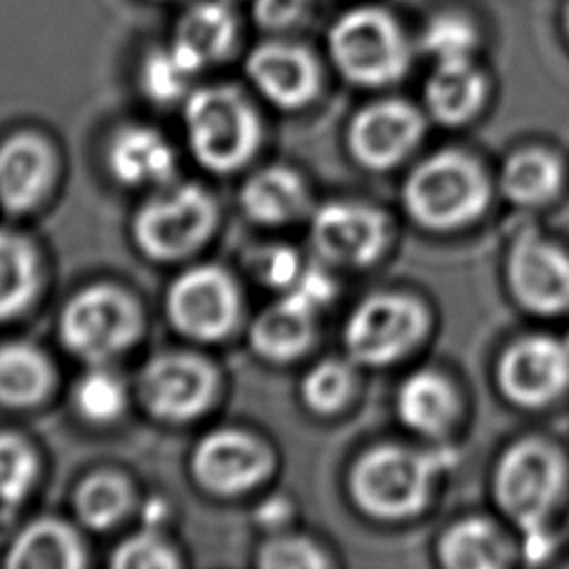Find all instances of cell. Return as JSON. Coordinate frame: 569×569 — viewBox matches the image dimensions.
<instances>
[{"label":"cell","instance_id":"52a82bcc","mask_svg":"<svg viewBox=\"0 0 569 569\" xmlns=\"http://www.w3.org/2000/svg\"><path fill=\"white\" fill-rule=\"evenodd\" d=\"M136 391L149 416L182 425L200 418L211 407L218 391V373L198 353L162 351L140 367Z\"/></svg>","mask_w":569,"mask_h":569},{"label":"cell","instance_id":"ffe728a7","mask_svg":"<svg viewBox=\"0 0 569 569\" xmlns=\"http://www.w3.org/2000/svg\"><path fill=\"white\" fill-rule=\"evenodd\" d=\"M316 309L282 293L251 322L249 345L269 362H289L302 356L316 336Z\"/></svg>","mask_w":569,"mask_h":569},{"label":"cell","instance_id":"44dd1931","mask_svg":"<svg viewBox=\"0 0 569 569\" xmlns=\"http://www.w3.org/2000/svg\"><path fill=\"white\" fill-rule=\"evenodd\" d=\"M240 204L249 220L264 227H280L307 213L309 191L300 173L282 164H271L244 180Z\"/></svg>","mask_w":569,"mask_h":569},{"label":"cell","instance_id":"74e56055","mask_svg":"<svg viewBox=\"0 0 569 569\" xmlns=\"http://www.w3.org/2000/svg\"><path fill=\"white\" fill-rule=\"evenodd\" d=\"M333 291H336V287H333V280L329 278V273L318 264H309L302 269L298 280L284 293L302 300L305 305H309L318 311L333 298Z\"/></svg>","mask_w":569,"mask_h":569},{"label":"cell","instance_id":"60d3db41","mask_svg":"<svg viewBox=\"0 0 569 569\" xmlns=\"http://www.w3.org/2000/svg\"><path fill=\"white\" fill-rule=\"evenodd\" d=\"M565 29H567V36H569V2L565 7Z\"/></svg>","mask_w":569,"mask_h":569},{"label":"cell","instance_id":"7402d4cb","mask_svg":"<svg viewBox=\"0 0 569 569\" xmlns=\"http://www.w3.org/2000/svg\"><path fill=\"white\" fill-rule=\"evenodd\" d=\"M84 562L82 538L60 518H38L22 527L4 558L11 569H80Z\"/></svg>","mask_w":569,"mask_h":569},{"label":"cell","instance_id":"9c48e42d","mask_svg":"<svg viewBox=\"0 0 569 569\" xmlns=\"http://www.w3.org/2000/svg\"><path fill=\"white\" fill-rule=\"evenodd\" d=\"M562 482L560 456L545 442L522 440L507 449L498 462L496 500L522 531H531L545 527Z\"/></svg>","mask_w":569,"mask_h":569},{"label":"cell","instance_id":"2e32d148","mask_svg":"<svg viewBox=\"0 0 569 569\" xmlns=\"http://www.w3.org/2000/svg\"><path fill=\"white\" fill-rule=\"evenodd\" d=\"M509 282L531 311L558 313L569 307V258L558 247L525 233L509 253Z\"/></svg>","mask_w":569,"mask_h":569},{"label":"cell","instance_id":"e575fe53","mask_svg":"<svg viewBox=\"0 0 569 569\" xmlns=\"http://www.w3.org/2000/svg\"><path fill=\"white\" fill-rule=\"evenodd\" d=\"M178 562L176 549L153 527L124 538L111 553V565L118 569H171Z\"/></svg>","mask_w":569,"mask_h":569},{"label":"cell","instance_id":"5b68a950","mask_svg":"<svg viewBox=\"0 0 569 569\" xmlns=\"http://www.w3.org/2000/svg\"><path fill=\"white\" fill-rule=\"evenodd\" d=\"M218 207L213 196L193 182L156 193L133 216L138 249L158 262H176L198 251L213 233Z\"/></svg>","mask_w":569,"mask_h":569},{"label":"cell","instance_id":"6da1fadb","mask_svg":"<svg viewBox=\"0 0 569 569\" xmlns=\"http://www.w3.org/2000/svg\"><path fill=\"white\" fill-rule=\"evenodd\" d=\"M187 144L193 158L213 173L244 167L260 147L262 122L236 84H204L191 89L182 107Z\"/></svg>","mask_w":569,"mask_h":569},{"label":"cell","instance_id":"8992f818","mask_svg":"<svg viewBox=\"0 0 569 569\" xmlns=\"http://www.w3.org/2000/svg\"><path fill=\"white\" fill-rule=\"evenodd\" d=\"M405 204L420 224L453 229L485 209L487 180L471 158L442 151L413 169L405 184Z\"/></svg>","mask_w":569,"mask_h":569},{"label":"cell","instance_id":"4dcf8cb0","mask_svg":"<svg viewBox=\"0 0 569 569\" xmlns=\"http://www.w3.org/2000/svg\"><path fill=\"white\" fill-rule=\"evenodd\" d=\"M198 76L178 51L167 47L151 49L140 62V89L156 104H173L191 93V80Z\"/></svg>","mask_w":569,"mask_h":569},{"label":"cell","instance_id":"cb8c5ba5","mask_svg":"<svg viewBox=\"0 0 569 569\" xmlns=\"http://www.w3.org/2000/svg\"><path fill=\"white\" fill-rule=\"evenodd\" d=\"M431 113L445 124L471 118L485 100V78L471 60L438 62L425 89Z\"/></svg>","mask_w":569,"mask_h":569},{"label":"cell","instance_id":"8d00e7d4","mask_svg":"<svg viewBox=\"0 0 569 569\" xmlns=\"http://www.w3.org/2000/svg\"><path fill=\"white\" fill-rule=\"evenodd\" d=\"M253 267L258 278L280 293H284L305 269L302 258L291 247H267V251L256 258Z\"/></svg>","mask_w":569,"mask_h":569},{"label":"cell","instance_id":"4316f807","mask_svg":"<svg viewBox=\"0 0 569 569\" xmlns=\"http://www.w3.org/2000/svg\"><path fill=\"white\" fill-rule=\"evenodd\" d=\"M509 556L507 540L480 518L456 522L440 540V560L451 569H496L505 567Z\"/></svg>","mask_w":569,"mask_h":569},{"label":"cell","instance_id":"4fadbf2b","mask_svg":"<svg viewBox=\"0 0 569 569\" xmlns=\"http://www.w3.org/2000/svg\"><path fill=\"white\" fill-rule=\"evenodd\" d=\"M498 380L516 405L542 407L569 385V345L549 336H527L505 351Z\"/></svg>","mask_w":569,"mask_h":569},{"label":"cell","instance_id":"9a60e30c","mask_svg":"<svg viewBox=\"0 0 569 569\" xmlns=\"http://www.w3.org/2000/svg\"><path fill=\"white\" fill-rule=\"evenodd\" d=\"M422 133L420 113L400 100H380L360 109L349 124V149L369 169L400 162Z\"/></svg>","mask_w":569,"mask_h":569},{"label":"cell","instance_id":"603a6c76","mask_svg":"<svg viewBox=\"0 0 569 569\" xmlns=\"http://www.w3.org/2000/svg\"><path fill=\"white\" fill-rule=\"evenodd\" d=\"M53 385L49 358L31 342L0 345V405L27 409L42 402Z\"/></svg>","mask_w":569,"mask_h":569},{"label":"cell","instance_id":"d6986e66","mask_svg":"<svg viewBox=\"0 0 569 569\" xmlns=\"http://www.w3.org/2000/svg\"><path fill=\"white\" fill-rule=\"evenodd\" d=\"M238 40V16L224 0H196L178 18L169 44L193 69L224 60Z\"/></svg>","mask_w":569,"mask_h":569},{"label":"cell","instance_id":"f35d334b","mask_svg":"<svg viewBox=\"0 0 569 569\" xmlns=\"http://www.w3.org/2000/svg\"><path fill=\"white\" fill-rule=\"evenodd\" d=\"M305 4L307 0H256V20L269 29L289 27L305 13Z\"/></svg>","mask_w":569,"mask_h":569},{"label":"cell","instance_id":"ba28073f","mask_svg":"<svg viewBox=\"0 0 569 569\" xmlns=\"http://www.w3.org/2000/svg\"><path fill=\"white\" fill-rule=\"evenodd\" d=\"M164 309L169 322L182 336L200 342H218L236 329L242 300L229 271L218 264H196L171 282Z\"/></svg>","mask_w":569,"mask_h":569},{"label":"cell","instance_id":"3957f363","mask_svg":"<svg viewBox=\"0 0 569 569\" xmlns=\"http://www.w3.org/2000/svg\"><path fill=\"white\" fill-rule=\"evenodd\" d=\"M144 318L138 300L113 282L78 289L62 307L58 336L62 347L87 365H107L140 338Z\"/></svg>","mask_w":569,"mask_h":569},{"label":"cell","instance_id":"f1b7e54d","mask_svg":"<svg viewBox=\"0 0 569 569\" xmlns=\"http://www.w3.org/2000/svg\"><path fill=\"white\" fill-rule=\"evenodd\" d=\"M560 187V164L540 149H525L509 158L502 171V191L518 204H540Z\"/></svg>","mask_w":569,"mask_h":569},{"label":"cell","instance_id":"d6a6232c","mask_svg":"<svg viewBox=\"0 0 569 569\" xmlns=\"http://www.w3.org/2000/svg\"><path fill=\"white\" fill-rule=\"evenodd\" d=\"M38 453L22 438L11 431L0 433V502H22L38 482Z\"/></svg>","mask_w":569,"mask_h":569},{"label":"cell","instance_id":"836d02e7","mask_svg":"<svg viewBox=\"0 0 569 569\" xmlns=\"http://www.w3.org/2000/svg\"><path fill=\"white\" fill-rule=\"evenodd\" d=\"M476 29L456 13H440L431 18L422 31V47L436 62L469 60L476 49Z\"/></svg>","mask_w":569,"mask_h":569},{"label":"cell","instance_id":"f546056e","mask_svg":"<svg viewBox=\"0 0 569 569\" xmlns=\"http://www.w3.org/2000/svg\"><path fill=\"white\" fill-rule=\"evenodd\" d=\"M71 400L76 411L93 425H109L118 420L127 407L124 380L107 365H89L76 380Z\"/></svg>","mask_w":569,"mask_h":569},{"label":"cell","instance_id":"8fae6325","mask_svg":"<svg viewBox=\"0 0 569 569\" xmlns=\"http://www.w3.org/2000/svg\"><path fill=\"white\" fill-rule=\"evenodd\" d=\"M189 467L200 489L218 498H236L256 489L271 473L273 453L253 433L220 427L198 440Z\"/></svg>","mask_w":569,"mask_h":569},{"label":"cell","instance_id":"83f0119b","mask_svg":"<svg viewBox=\"0 0 569 569\" xmlns=\"http://www.w3.org/2000/svg\"><path fill=\"white\" fill-rule=\"evenodd\" d=\"M133 493L129 482L111 471H96L87 476L73 493V509L78 520L93 531L116 527L131 509Z\"/></svg>","mask_w":569,"mask_h":569},{"label":"cell","instance_id":"277c9868","mask_svg":"<svg viewBox=\"0 0 569 569\" xmlns=\"http://www.w3.org/2000/svg\"><path fill=\"white\" fill-rule=\"evenodd\" d=\"M327 53L336 71L358 87H385L409 67V42L398 20L371 4L340 13L327 31Z\"/></svg>","mask_w":569,"mask_h":569},{"label":"cell","instance_id":"1f68e13d","mask_svg":"<svg viewBox=\"0 0 569 569\" xmlns=\"http://www.w3.org/2000/svg\"><path fill=\"white\" fill-rule=\"evenodd\" d=\"M353 391V373L345 360L327 358L313 365L302 382H300V398L305 407L313 413L329 416L340 411Z\"/></svg>","mask_w":569,"mask_h":569},{"label":"cell","instance_id":"30bf717a","mask_svg":"<svg viewBox=\"0 0 569 569\" xmlns=\"http://www.w3.org/2000/svg\"><path fill=\"white\" fill-rule=\"evenodd\" d=\"M425 309L396 293H376L362 300L345 325L347 356L367 367H382L402 358L425 333Z\"/></svg>","mask_w":569,"mask_h":569},{"label":"cell","instance_id":"ab89813d","mask_svg":"<svg viewBox=\"0 0 569 569\" xmlns=\"http://www.w3.org/2000/svg\"><path fill=\"white\" fill-rule=\"evenodd\" d=\"M291 516H293V507L287 496H269L256 509V520L269 531L282 529L291 520Z\"/></svg>","mask_w":569,"mask_h":569},{"label":"cell","instance_id":"484cf974","mask_svg":"<svg viewBox=\"0 0 569 569\" xmlns=\"http://www.w3.org/2000/svg\"><path fill=\"white\" fill-rule=\"evenodd\" d=\"M38 253L33 244L0 229V322L20 316L38 293Z\"/></svg>","mask_w":569,"mask_h":569},{"label":"cell","instance_id":"b9f144b4","mask_svg":"<svg viewBox=\"0 0 569 569\" xmlns=\"http://www.w3.org/2000/svg\"><path fill=\"white\" fill-rule=\"evenodd\" d=\"M565 342H567V345H569V333H567V340H565Z\"/></svg>","mask_w":569,"mask_h":569},{"label":"cell","instance_id":"d590c367","mask_svg":"<svg viewBox=\"0 0 569 569\" xmlns=\"http://www.w3.org/2000/svg\"><path fill=\"white\" fill-rule=\"evenodd\" d=\"M256 562L262 569H322L329 565L318 545L280 531L260 545Z\"/></svg>","mask_w":569,"mask_h":569},{"label":"cell","instance_id":"7a4b0ae2","mask_svg":"<svg viewBox=\"0 0 569 569\" xmlns=\"http://www.w3.org/2000/svg\"><path fill=\"white\" fill-rule=\"evenodd\" d=\"M449 462H453L449 451L380 445L356 460L349 491L353 502L373 518H407L427 505L433 476Z\"/></svg>","mask_w":569,"mask_h":569},{"label":"cell","instance_id":"e0dca14e","mask_svg":"<svg viewBox=\"0 0 569 569\" xmlns=\"http://www.w3.org/2000/svg\"><path fill=\"white\" fill-rule=\"evenodd\" d=\"M56 156L49 142L20 131L0 142V207L9 213L31 211L51 189Z\"/></svg>","mask_w":569,"mask_h":569},{"label":"cell","instance_id":"d4e9b609","mask_svg":"<svg viewBox=\"0 0 569 569\" xmlns=\"http://www.w3.org/2000/svg\"><path fill=\"white\" fill-rule=\"evenodd\" d=\"M456 393L436 371H418L398 391V413L407 427L420 433H440L456 416Z\"/></svg>","mask_w":569,"mask_h":569},{"label":"cell","instance_id":"7c38bea8","mask_svg":"<svg viewBox=\"0 0 569 569\" xmlns=\"http://www.w3.org/2000/svg\"><path fill=\"white\" fill-rule=\"evenodd\" d=\"M309 240L329 264L367 267L385 249L387 220L362 202L333 200L311 213Z\"/></svg>","mask_w":569,"mask_h":569},{"label":"cell","instance_id":"5bb4252c","mask_svg":"<svg viewBox=\"0 0 569 569\" xmlns=\"http://www.w3.org/2000/svg\"><path fill=\"white\" fill-rule=\"evenodd\" d=\"M244 73L251 87L278 109H302L320 89L316 56L289 40H262L247 60Z\"/></svg>","mask_w":569,"mask_h":569},{"label":"cell","instance_id":"ac0fdd59","mask_svg":"<svg viewBox=\"0 0 569 569\" xmlns=\"http://www.w3.org/2000/svg\"><path fill=\"white\" fill-rule=\"evenodd\" d=\"M107 169L124 187H169L176 176V153L160 131L127 124L107 144Z\"/></svg>","mask_w":569,"mask_h":569}]
</instances>
